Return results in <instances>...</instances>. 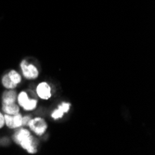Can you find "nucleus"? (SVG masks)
Here are the masks:
<instances>
[{
  "instance_id": "obj_1",
  "label": "nucleus",
  "mask_w": 155,
  "mask_h": 155,
  "mask_svg": "<svg viewBox=\"0 0 155 155\" xmlns=\"http://www.w3.org/2000/svg\"><path fill=\"white\" fill-rule=\"evenodd\" d=\"M14 141L21 148L26 150L29 153H35L36 152V146L34 137L31 135L30 131L27 129H20L18 130L13 137Z\"/></svg>"
},
{
  "instance_id": "obj_2",
  "label": "nucleus",
  "mask_w": 155,
  "mask_h": 155,
  "mask_svg": "<svg viewBox=\"0 0 155 155\" xmlns=\"http://www.w3.org/2000/svg\"><path fill=\"white\" fill-rule=\"evenodd\" d=\"M21 81V77L16 71H10L2 78V84L6 88H15Z\"/></svg>"
},
{
  "instance_id": "obj_3",
  "label": "nucleus",
  "mask_w": 155,
  "mask_h": 155,
  "mask_svg": "<svg viewBox=\"0 0 155 155\" xmlns=\"http://www.w3.org/2000/svg\"><path fill=\"white\" fill-rule=\"evenodd\" d=\"M28 125L30 126V128L32 131H34L36 135L38 136H42L44 135V133L46 132L48 125L46 124V122L44 121V119L42 118H35V119H31L28 123Z\"/></svg>"
},
{
  "instance_id": "obj_4",
  "label": "nucleus",
  "mask_w": 155,
  "mask_h": 155,
  "mask_svg": "<svg viewBox=\"0 0 155 155\" xmlns=\"http://www.w3.org/2000/svg\"><path fill=\"white\" fill-rule=\"evenodd\" d=\"M22 115L19 112L15 114H5V124L9 128H18L22 125Z\"/></svg>"
},
{
  "instance_id": "obj_5",
  "label": "nucleus",
  "mask_w": 155,
  "mask_h": 155,
  "mask_svg": "<svg viewBox=\"0 0 155 155\" xmlns=\"http://www.w3.org/2000/svg\"><path fill=\"white\" fill-rule=\"evenodd\" d=\"M18 102L20 106H21L26 110H32L36 107L37 101L35 100H29V97L27 96L26 92L20 93L18 97Z\"/></svg>"
},
{
  "instance_id": "obj_6",
  "label": "nucleus",
  "mask_w": 155,
  "mask_h": 155,
  "mask_svg": "<svg viewBox=\"0 0 155 155\" xmlns=\"http://www.w3.org/2000/svg\"><path fill=\"white\" fill-rule=\"evenodd\" d=\"M21 68L22 74L27 79H35L38 76V70L33 64H28L26 61H23L21 63Z\"/></svg>"
},
{
  "instance_id": "obj_7",
  "label": "nucleus",
  "mask_w": 155,
  "mask_h": 155,
  "mask_svg": "<svg viewBox=\"0 0 155 155\" xmlns=\"http://www.w3.org/2000/svg\"><path fill=\"white\" fill-rule=\"evenodd\" d=\"M36 92H37V95L41 98H43V100H48V98L51 97L50 87L48 84H47L45 82L38 84V87L36 88Z\"/></svg>"
},
{
  "instance_id": "obj_8",
  "label": "nucleus",
  "mask_w": 155,
  "mask_h": 155,
  "mask_svg": "<svg viewBox=\"0 0 155 155\" xmlns=\"http://www.w3.org/2000/svg\"><path fill=\"white\" fill-rule=\"evenodd\" d=\"M70 106H71V104H70V103H67V102L62 103L61 106H59L58 110H56L52 114V118L55 119V120H57L59 118H61L65 112H67L69 110Z\"/></svg>"
},
{
  "instance_id": "obj_9",
  "label": "nucleus",
  "mask_w": 155,
  "mask_h": 155,
  "mask_svg": "<svg viewBox=\"0 0 155 155\" xmlns=\"http://www.w3.org/2000/svg\"><path fill=\"white\" fill-rule=\"evenodd\" d=\"M2 110L6 114H15L20 111L19 106L14 103H2Z\"/></svg>"
},
{
  "instance_id": "obj_10",
  "label": "nucleus",
  "mask_w": 155,
  "mask_h": 155,
  "mask_svg": "<svg viewBox=\"0 0 155 155\" xmlns=\"http://www.w3.org/2000/svg\"><path fill=\"white\" fill-rule=\"evenodd\" d=\"M17 94L15 91H6L2 97V103H14L16 102Z\"/></svg>"
},
{
  "instance_id": "obj_11",
  "label": "nucleus",
  "mask_w": 155,
  "mask_h": 155,
  "mask_svg": "<svg viewBox=\"0 0 155 155\" xmlns=\"http://www.w3.org/2000/svg\"><path fill=\"white\" fill-rule=\"evenodd\" d=\"M5 124V119H4V115L0 112V128H2Z\"/></svg>"
},
{
  "instance_id": "obj_12",
  "label": "nucleus",
  "mask_w": 155,
  "mask_h": 155,
  "mask_svg": "<svg viewBox=\"0 0 155 155\" xmlns=\"http://www.w3.org/2000/svg\"><path fill=\"white\" fill-rule=\"evenodd\" d=\"M31 120V118L29 116H25L22 118V125H26L28 124V123H29V121Z\"/></svg>"
}]
</instances>
